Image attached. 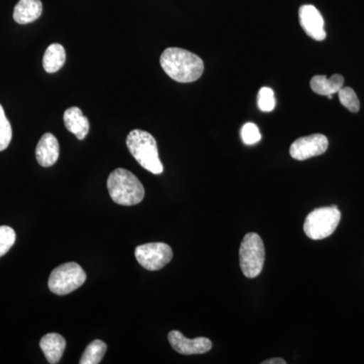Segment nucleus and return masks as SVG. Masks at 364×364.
Listing matches in <instances>:
<instances>
[{"mask_svg": "<svg viewBox=\"0 0 364 364\" xmlns=\"http://www.w3.org/2000/svg\"><path fill=\"white\" fill-rule=\"evenodd\" d=\"M160 64L165 73L179 83L193 82L205 70V64L198 55L181 48L165 50L160 57Z\"/></svg>", "mask_w": 364, "mask_h": 364, "instance_id": "1", "label": "nucleus"}, {"mask_svg": "<svg viewBox=\"0 0 364 364\" xmlns=\"http://www.w3.org/2000/svg\"><path fill=\"white\" fill-rule=\"evenodd\" d=\"M107 189L112 200L117 205H138L145 196V188L135 174L129 170L117 168L107 178Z\"/></svg>", "mask_w": 364, "mask_h": 364, "instance_id": "2", "label": "nucleus"}, {"mask_svg": "<svg viewBox=\"0 0 364 364\" xmlns=\"http://www.w3.org/2000/svg\"><path fill=\"white\" fill-rule=\"evenodd\" d=\"M127 147L136 162L153 174H161L163 165L154 136L142 130H133L127 136Z\"/></svg>", "mask_w": 364, "mask_h": 364, "instance_id": "3", "label": "nucleus"}, {"mask_svg": "<svg viewBox=\"0 0 364 364\" xmlns=\"http://www.w3.org/2000/svg\"><path fill=\"white\" fill-rule=\"evenodd\" d=\"M340 220L341 213L335 205L316 208L306 218L304 232L312 240H322L334 233Z\"/></svg>", "mask_w": 364, "mask_h": 364, "instance_id": "4", "label": "nucleus"}, {"mask_svg": "<svg viewBox=\"0 0 364 364\" xmlns=\"http://www.w3.org/2000/svg\"><path fill=\"white\" fill-rule=\"evenodd\" d=\"M239 257L242 272L246 277L255 279L260 274L264 265L265 248L259 235H245L242 240Z\"/></svg>", "mask_w": 364, "mask_h": 364, "instance_id": "5", "label": "nucleus"}, {"mask_svg": "<svg viewBox=\"0 0 364 364\" xmlns=\"http://www.w3.org/2000/svg\"><path fill=\"white\" fill-rule=\"evenodd\" d=\"M86 273L76 262H67L53 270L48 282L50 291L58 296H65L83 286Z\"/></svg>", "mask_w": 364, "mask_h": 364, "instance_id": "6", "label": "nucleus"}, {"mask_svg": "<svg viewBox=\"0 0 364 364\" xmlns=\"http://www.w3.org/2000/svg\"><path fill=\"white\" fill-rule=\"evenodd\" d=\"M135 256L141 267L150 272H156L168 264L173 257V252L167 244L157 242L138 246Z\"/></svg>", "mask_w": 364, "mask_h": 364, "instance_id": "7", "label": "nucleus"}, {"mask_svg": "<svg viewBox=\"0 0 364 364\" xmlns=\"http://www.w3.org/2000/svg\"><path fill=\"white\" fill-rule=\"evenodd\" d=\"M328 146L329 142L327 136L322 134H313V135L296 139L289 148V154L294 159L304 161L309 158L324 154L328 149Z\"/></svg>", "mask_w": 364, "mask_h": 364, "instance_id": "8", "label": "nucleus"}, {"mask_svg": "<svg viewBox=\"0 0 364 364\" xmlns=\"http://www.w3.org/2000/svg\"><path fill=\"white\" fill-rule=\"evenodd\" d=\"M299 18L301 28L309 37L318 42L326 39L327 35H326L324 18L315 6L305 4L299 7Z\"/></svg>", "mask_w": 364, "mask_h": 364, "instance_id": "9", "label": "nucleus"}, {"mask_svg": "<svg viewBox=\"0 0 364 364\" xmlns=\"http://www.w3.org/2000/svg\"><path fill=\"white\" fill-rule=\"evenodd\" d=\"M168 341L172 348L179 354L193 355V354H205L212 349L213 344L210 339L205 337H198L188 339L181 332L173 330L168 334Z\"/></svg>", "mask_w": 364, "mask_h": 364, "instance_id": "10", "label": "nucleus"}, {"mask_svg": "<svg viewBox=\"0 0 364 364\" xmlns=\"http://www.w3.org/2000/svg\"><path fill=\"white\" fill-rule=\"evenodd\" d=\"M59 143L56 136L51 133H46L40 139L36 148V157L41 166H53L59 158Z\"/></svg>", "mask_w": 364, "mask_h": 364, "instance_id": "11", "label": "nucleus"}, {"mask_svg": "<svg viewBox=\"0 0 364 364\" xmlns=\"http://www.w3.org/2000/svg\"><path fill=\"white\" fill-rule=\"evenodd\" d=\"M63 119L67 130L74 134L78 140H85L90 132V122L79 107H72L66 109Z\"/></svg>", "mask_w": 364, "mask_h": 364, "instance_id": "12", "label": "nucleus"}, {"mask_svg": "<svg viewBox=\"0 0 364 364\" xmlns=\"http://www.w3.org/2000/svg\"><path fill=\"white\" fill-rule=\"evenodd\" d=\"M40 347L48 363L56 364L63 356L66 341L61 335L57 333H49L41 339Z\"/></svg>", "mask_w": 364, "mask_h": 364, "instance_id": "13", "label": "nucleus"}, {"mask_svg": "<svg viewBox=\"0 0 364 364\" xmlns=\"http://www.w3.org/2000/svg\"><path fill=\"white\" fill-rule=\"evenodd\" d=\"M42 13L41 0H20L14 7V20L20 25H28L37 21Z\"/></svg>", "mask_w": 364, "mask_h": 364, "instance_id": "14", "label": "nucleus"}, {"mask_svg": "<svg viewBox=\"0 0 364 364\" xmlns=\"http://www.w3.org/2000/svg\"><path fill=\"white\" fill-rule=\"evenodd\" d=\"M310 85L314 92L327 97L335 95L343 87L344 78L340 74H334L330 78H327L326 75H316L311 79Z\"/></svg>", "mask_w": 364, "mask_h": 364, "instance_id": "15", "label": "nucleus"}, {"mask_svg": "<svg viewBox=\"0 0 364 364\" xmlns=\"http://www.w3.org/2000/svg\"><path fill=\"white\" fill-rule=\"evenodd\" d=\"M66 61V53L63 46L52 44L47 48L43 58V67L48 73H55L63 67Z\"/></svg>", "mask_w": 364, "mask_h": 364, "instance_id": "16", "label": "nucleus"}, {"mask_svg": "<svg viewBox=\"0 0 364 364\" xmlns=\"http://www.w3.org/2000/svg\"><path fill=\"white\" fill-rule=\"evenodd\" d=\"M107 346L102 340H95L86 347L85 353L81 358L80 364H98L104 358Z\"/></svg>", "mask_w": 364, "mask_h": 364, "instance_id": "17", "label": "nucleus"}, {"mask_svg": "<svg viewBox=\"0 0 364 364\" xmlns=\"http://www.w3.org/2000/svg\"><path fill=\"white\" fill-rule=\"evenodd\" d=\"M13 138V129L6 116L4 107L0 105V152L9 147Z\"/></svg>", "mask_w": 364, "mask_h": 364, "instance_id": "18", "label": "nucleus"}, {"mask_svg": "<svg viewBox=\"0 0 364 364\" xmlns=\"http://www.w3.org/2000/svg\"><path fill=\"white\" fill-rule=\"evenodd\" d=\"M339 100L343 107H346L349 112H358L360 109V102L355 91L352 90L351 87H342L338 91Z\"/></svg>", "mask_w": 364, "mask_h": 364, "instance_id": "19", "label": "nucleus"}, {"mask_svg": "<svg viewBox=\"0 0 364 364\" xmlns=\"http://www.w3.org/2000/svg\"><path fill=\"white\" fill-rule=\"evenodd\" d=\"M16 232L13 228L0 226V257L6 255L16 243Z\"/></svg>", "mask_w": 364, "mask_h": 364, "instance_id": "20", "label": "nucleus"}, {"mask_svg": "<svg viewBox=\"0 0 364 364\" xmlns=\"http://www.w3.org/2000/svg\"><path fill=\"white\" fill-rule=\"evenodd\" d=\"M258 107L261 112H270L275 107L274 92L270 87H262L258 92Z\"/></svg>", "mask_w": 364, "mask_h": 364, "instance_id": "21", "label": "nucleus"}, {"mask_svg": "<svg viewBox=\"0 0 364 364\" xmlns=\"http://www.w3.org/2000/svg\"><path fill=\"white\" fill-rule=\"evenodd\" d=\"M241 138L245 145H255L261 140L259 129L255 124H245L241 129Z\"/></svg>", "mask_w": 364, "mask_h": 364, "instance_id": "22", "label": "nucleus"}, {"mask_svg": "<svg viewBox=\"0 0 364 364\" xmlns=\"http://www.w3.org/2000/svg\"><path fill=\"white\" fill-rule=\"evenodd\" d=\"M262 364H287V361L282 358H272L263 361Z\"/></svg>", "mask_w": 364, "mask_h": 364, "instance_id": "23", "label": "nucleus"}]
</instances>
